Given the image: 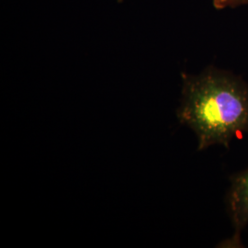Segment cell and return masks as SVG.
I'll return each instance as SVG.
<instances>
[{
    "label": "cell",
    "mask_w": 248,
    "mask_h": 248,
    "mask_svg": "<svg viewBox=\"0 0 248 248\" xmlns=\"http://www.w3.org/2000/svg\"><path fill=\"white\" fill-rule=\"evenodd\" d=\"M179 123L195 133L198 150L231 142L248 134V83L213 65L198 75L182 73Z\"/></svg>",
    "instance_id": "1"
},
{
    "label": "cell",
    "mask_w": 248,
    "mask_h": 248,
    "mask_svg": "<svg viewBox=\"0 0 248 248\" xmlns=\"http://www.w3.org/2000/svg\"><path fill=\"white\" fill-rule=\"evenodd\" d=\"M226 210L232 226V234L222 248H243L242 233L248 225V169L230 179L226 197Z\"/></svg>",
    "instance_id": "2"
},
{
    "label": "cell",
    "mask_w": 248,
    "mask_h": 248,
    "mask_svg": "<svg viewBox=\"0 0 248 248\" xmlns=\"http://www.w3.org/2000/svg\"><path fill=\"white\" fill-rule=\"evenodd\" d=\"M213 5L218 10L236 9L243 6H248V0H213Z\"/></svg>",
    "instance_id": "3"
}]
</instances>
